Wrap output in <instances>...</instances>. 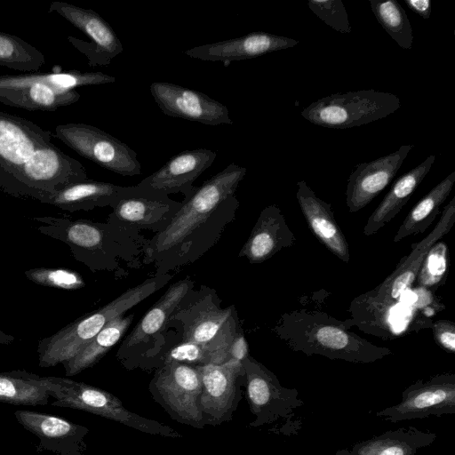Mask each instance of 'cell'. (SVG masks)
<instances>
[{"instance_id": "obj_1", "label": "cell", "mask_w": 455, "mask_h": 455, "mask_svg": "<svg viewBox=\"0 0 455 455\" xmlns=\"http://www.w3.org/2000/svg\"><path fill=\"white\" fill-rule=\"evenodd\" d=\"M247 169L229 164L181 201L168 226L148 239L142 263L156 274L190 265L217 244L235 218L239 201L235 193Z\"/></svg>"}, {"instance_id": "obj_2", "label": "cell", "mask_w": 455, "mask_h": 455, "mask_svg": "<svg viewBox=\"0 0 455 455\" xmlns=\"http://www.w3.org/2000/svg\"><path fill=\"white\" fill-rule=\"evenodd\" d=\"M38 232L66 243L73 258L91 271L119 273L122 263L138 267L148 241L140 232L107 219L106 222L68 216L31 217Z\"/></svg>"}, {"instance_id": "obj_3", "label": "cell", "mask_w": 455, "mask_h": 455, "mask_svg": "<svg viewBox=\"0 0 455 455\" xmlns=\"http://www.w3.org/2000/svg\"><path fill=\"white\" fill-rule=\"evenodd\" d=\"M351 325V319L339 321L322 312L294 310L283 314L273 331L292 351L307 355L370 363L393 354L350 331Z\"/></svg>"}, {"instance_id": "obj_4", "label": "cell", "mask_w": 455, "mask_h": 455, "mask_svg": "<svg viewBox=\"0 0 455 455\" xmlns=\"http://www.w3.org/2000/svg\"><path fill=\"white\" fill-rule=\"evenodd\" d=\"M172 277L171 273L155 274L103 307L80 316L54 334L39 339L36 349L39 366L52 367L73 358L109 322L163 288Z\"/></svg>"}, {"instance_id": "obj_5", "label": "cell", "mask_w": 455, "mask_h": 455, "mask_svg": "<svg viewBox=\"0 0 455 455\" xmlns=\"http://www.w3.org/2000/svg\"><path fill=\"white\" fill-rule=\"evenodd\" d=\"M216 291L203 285L191 289L170 318L180 331V341L200 344L228 360L231 341L241 326L234 305L220 307Z\"/></svg>"}, {"instance_id": "obj_6", "label": "cell", "mask_w": 455, "mask_h": 455, "mask_svg": "<svg viewBox=\"0 0 455 455\" xmlns=\"http://www.w3.org/2000/svg\"><path fill=\"white\" fill-rule=\"evenodd\" d=\"M195 282L186 276L172 283L123 339L116 358L127 370H156L169 348L170 318Z\"/></svg>"}, {"instance_id": "obj_7", "label": "cell", "mask_w": 455, "mask_h": 455, "mask_svg": "<svg viewBox=\"0 0 455 455\" xmlns=\"http://www.w3.org/2000/svg\"><path fill=\"white\" fill-rule=\"evenodd\" d=\"M86 170L52 142L38 148L29 159L0 183L17 198L44 201L67 186L87 180Z\"/></svg>"}, {"instance_id": "obj_8", "label": "cell", "mask_w": 455, "mask_h": 455, "mask_svg": "<svg viewBox=\"0 0 455 455\" xmlns=\"http://www.w3.org/2000/svg\"><path fill=\"white\" fill-rule=\"evenodd\" d=\"M52 406L71 408L114 420L145 434L180 438L182 435L168 425L142 417L129 411L113 394L92 386L61 377H44Z\"/></svg>"}, {"instance_id": "obj_9", "label": "cell", "mask_w": 455, "mask_h": 455, "mask_svg": "<svg viewBox=\"0 0 455 455\" xmlns=\"http://www.w3.org/2000/svg\"><path fill=\"white\" fill-rule=\"evenodd\" d=\"M245 393L250 411L255 419L249 427H259L281 421L283 435H290L300 428L296 410L304 405L296 388L283 387L275 373L251 355L243 362Z\"/></svg>"}, {"instance_id": "obj_10", "label": "cell", "mask_w": 455, "mask_h": 455, "mask_svg": "<svg viewBox=\"0 0 455 455\" xmlns=\"http://www.w3.org/2000/svg\"><path fill=\"white\" fill-rule=\"evenodd\" d=\"M400 107V99L395 94L371 89L331 94L311 103L300 114L319 126L347 129L382 119Z\"/></svg>"}, {"instance_id": "obj_11", "label": "cell", "mask_w": 455, "mask_h": 455, "mask_svg": "<svg viewBox=\"0 0 455 455\" xmlns=\"http://www.w3.org/2000/svg\"><path fill=\"white\" fill-rule=\"evenodd\" d=\"M148 390L153 400L179 423L202 429V394L198 366L170 362L155 370Z\"/></svg>"}, {"instance_id": "obj_12", "label": "cell", "mask_w": 455, "mask_h": 455, "mask_svg": "<svg viewBox=\"0 0 455 455\" xmlns=\"http://www.w3.org/2000/svg\"><path fill=\"white\" fill-rule=\"evenodd\" d=\"M54 137L102 168L122 176L141 173L137 153L127 144L98 127L68 123L55 127Z\"/></svg>"}, {"instance_id": "obj_13", "label": "cell", "mask_w": 455, "mask_h": 455, "mask_svg": "<svg viewBox=\"0 0 455 455\" xmlns=\"http://www.w3.org/2000/svg\"><path fill=\"white\" fill-rule=\"evenodd\" d=\"M455 413V373L420 379L402 392L401 401L377 411L382 420L397 423Z\"/></svg>"}, {"instance_id": "obj_14", "label": "cell", "mask_w": 455, "mask_h": 455, "mask_svg": "<svg viewBox=\"0 0 455 455\" xmlns=\"http://www.w3.org/2000/svg\"><path fill=\"white\" fill-rule=\"evenodd\" d=\"M198 367L202 381L200 408L204 426H219L232 420L245 385L243 363L229 359L223 363Z\"/></svg>"}, {"instance_id": "obj_15", "label": "cell", "mask_w": 455, "mask_h": 455, "mask_svg": "<svg viewBox=\"0 0 455 455\" xmlns=\"http://www.w3.org/2000/svg\"><path fill=\"white\" fill-rule=\"evenodd\" d=\"M180 205L181 202L161 192L137 185L123 187L108 219L135 231L156 234L168 226Z\"/></svg>"}, {"instance_id": "obj_16", "label": "cell", "mask_w": 455, "mask_h": 455, "mask_svg": "<svg viewBox=\"0 0 455 455\" xmlns=\"http://www.w3.org/2000/svg\"><path fill=\"white\" fill-rule=\"evenodd\" d=\"M455 223V196L442 211L434 229L420 242L414 244L411 251L400 260L395 270L376 288L364 295L375 303L395 306L401 295L416 280L419 268L429 250L447 235Z\"/></svg>"}, {"instance_id": "obj_17", "label": "cell", "mask_w": 455, "mask_h": 455, "mask_svg": "<svg viewBox=\"0 0 455 455\" xmlns=\"http://www.w3.org/2000/svg\"><path fill=\"white\" fill-rule=\"evenodd\" d=\"M49 12H57L91 39L88 43L68 36L71 44L88 58L89 66H107L124 51L112 27L93 10L53 1L50 4Z\"/></svg>"}, {"instance_id": "obj_18", "label": "cell", "mask_w": 455, "mask_h": 455, "mask_svg": "<svg viewBox=\"0 0 455 455\" xmlns=\"http://www.w3.org/2000/svg\"><path fill=\"white\" fill-rule=\"evenodd\" d=\"M150 92L166 116L208 125L233 124L225 105L198 91L171 83L154 82Z\"/></svg>"}, {"instance_id": "obj_19", "label": "cell", "mask_w": 455, "mask_h": 455, "mask_svg": "<svg viewBox=\"0 0 455 455\" xmlns=\"http://www.w3.org/2000/svg\"><path fill=\"white\" fill-rule=\"evenodd\" d=\"M17 421L39 439L37 451L60 455H86L84 438L89 429L66 419L29 410H17Z\"/></svg>"}, {"instance_id": "obj_20", "label": "cell", "mask_w": 455, "mask_h": 455, "mask_svg": "<svg viewBox=\"0 0 455 455\" xmlns=\"http://www.w3.org/2000/svg\"><path fill=\"white\" fill-rule=\"evenodd\" d=\"M52 135L30 120L0 111V183L50 143Z\"/></svg>"}, {"instance_id": "obj_21", "label": "cell", "mask_w": 455, "mask_h": 455, "mask_svg": "<svg viewBox=\"0 0 455 455\" xmlns=\"http://www.w3.org/2000/svg\"><path fill=\"white\" fill-rule=\"evenodd\" d=\"M412 145H403L393 153L359 164L347 179L346 203L350 212L370 204L395 178Z\"/></svg>"}, {"instance_id": "obj_22", "label": "cell", "mask_w": 455, "mask_h": 455, "mask_svg": "<svg viewBox=\"0 0 455 455\" xmlns=\"http://www.w3.org/2000/svg\"><path fill=\"white\" fill-rule=\"evenodd\" d=\"M217 153L208 148L182 151L159 170L143 179L137 186L165 195L181 193L184 197L191 195L196 186L193 182L212 165Z\"/></svg>"}, {"instance_id": "obj_23", "label": "cell", "mask_w": 455, "mask_h": 455, "mask_svg": "<svg viewBox=\"0 0 455 455\" xmlns=\"http://www.w3.org/2000/svg\"><path fill=\"white\" fill-rule=\"evenodd\" d=\"M298 43L297 40L283 36L252 32L239 37L199 45L186 50L184 53L204 61L228 63L291 48Z\"/></svg>"}, {"instance_id": "obj_24", "label": "cell", "mask_w": 455, "mask_h": 455, "mask_svg": "<svg viewBox=\"0 0 455 455\" xmlns=\"http://www.w3.org/2000/svg\"><path fill=\"white\" fill-rule=\"evenodd\" d=\"M295 242L296 237L281 209L276 204H271L260 212L238 256L245 258L251 264H259L281 250L291 247Z\"/></svg>"}, {"instance_id": "obj_25", "label": "cell", "mask_w": 455, "mask_h": 455, "mask_svg": "<svg viewBox=\"0 0 455 455\" xmlns=\"http://www.w3.org/2000/svg\"><path fill=\"white\" fill-rule=\"evenodd\" d=\"M296 197L312 233L333 255L350 260L348 243L338 225L330 204L319 198L304 180L297 183Z\"/></svg>"}, {"instance_id": "obj_26", "label": "cell", "mask_w": 455, "mask_h": 455, "mask_svg": "<svg viewBox=\"0 0 455 455\" xmlns=\"http://www.w3.org/2000/svg\"><path fill=\"white\" fill-rule=\"evenodd\" d=\"M436 434L416 427H401L337 451L333 455H416L436 440Z\"/></svg>"}, {"instance_id": "obj_27", "label": "cell", "mask_w": 455, "mask_h": 455, "mask_svg": "<svg viewBox=\"0 0 455 455\" xmlns=\"http://www.w3.org/2000/svg\"><path fill=\"white\" fill-rule=\"evenodd\" d=\"M76 90L56 89L39 83L0 82V102L27 110L54 111L79 100Z\"/></svg>"}, {"instance_id": "obj_28", "label": "cell", "mask_w": 455, "mask_h": 455, "mask_svg": "<svg viewBox=\"0 0 455 455\" xmlns=\"http://www.w3.org/2000/svg\"><path fill=\"white\" fill-rule=\"evenodd\" d=\"M435 159L434 155L429 156L394 182L388 193L368 218L363 231L365 235L376 234L401 212L430 171Z\"/></svg>"}, {"instance_id": "obj_29", "label": "cell", "mask_w": 455, "mask_h": 455, "mask_svg": "<svg viewBox=\"0 0 455 455\" xmlns=\"http://www.w3.org/2000/svg\"><path fill=\"white\" fill-rule=\"evenodd\" d=\"M123 187L87 179L67 186L41 203L70 212L111 207Z\"/></svg>"}, {"instance_id": "obj_30", "label": "cell", "mask_w": 455, "mask_h": 455, "mask_svg": "<svg viewBox=\"0 0 455 455\" xmlns=\"http://www.w3.org/2000/svg\"><path fill=\"white\" fill-rule=\"evenodd\" d=\"M134 315H121L109 322L76 355L62 363L67 377L75 376L95 365L123 339Z\"/></svg>"}, {"instance_id": "obj_31", "label": "cell", "mask_w": 455, "mask_h": 455, "mask_svg": "<svg viewBox=\"0 0 455 455\" xmlns=\"http://www.w3.org/2000/svg\"><path fill=\"white\" fill-rule=\"evenodd\" d=\"M455 183V172L435 185L409 212L396 231L393 241L400 242L410 235L424 233L440 213L441 205L448 198Z\"/></svg>"}, {"instance_id": "obj_32", "label": "cell", "mask_w": 455, "mask_h": 455, "mask_svg": "<svg viewBox=\"0 0 455 455\" xmlns=\"http://www.w3.org/2000/svg\"><path fill=\"white\" fill-rule=\"evenodd\" d=\"M50 397L44 377L24 370L0 372V403L46 405Z\"/></svg>"}, {"instance_id": "obj_33", "label": "cell", "mask_w": 455, "mask_h": 455, "mask_svg": "<svg viewBox=\"0 0 455 455\" xmlns=\"http://www.w3.org/2000/svg\"><path fill=\"white\" fill-rule=\"evenodd\" d=\"M378 22L404 50L412 48V28L402 5L395 0H369Z\"/></svg>"}, {"instance_id": "obj_34", "label": "cell", "mask_w": 455, "mask_h": 455, "mask_svg": "<svg viewBox=\"0 0 455 455\" xmlns=\"http://www.w3.org/2000/svg\"><path fill=\"white\" fill-rule=\"evenodd\" d=\"M45 62L44 54L23 39L0 32V66L19 71H37Z\"/></svg>"}, {"instance_id": "obj_35", "label": "cell", "mask_w": 455, "mask_h": 455, "mask_svg": "<svg viewBox=\"0 0 455 455\" xmlns=\"http://www.w3.org/2000/svg\"><path fill=\"white\" fill-rule=\"evenodd\" d=\"M226 361L228 359L225 356L200 344L191 341H179L164 352L160 365L165 363L176 362L192 366H203L220 364Z\"/></svg>"}, {"instance_id": "obj_36", "label": "cell", "mask_w": 455, "mask_h": 455, "mask_svg": "<svg viewBox=\"0 0 455 455\" xmlns=\"http://www.w3.org/2000/svg\"><path fill=\"white\" fill-rule=\"evenodd\" d=\"M448 246L436 242L429 250L417 275L419 284L425 289H434L442 284L448 270Z\"/></svg>"}, {"instance_id": "obj_37", "label": "cell", "mask_w": 455, "mask_h": 455, "mask_svg": "<svg viewBox=\"0 0 455 455\" xmlns=\"http://www.w3.org/2000/svg\"><path fill=\"white\" fill-rule=\"evenodd\" d=\"M24 274L29 281L45 287L73 291L85 286L78 272L65 267H35Z\"/></svg>"}, {"instance_id": "obj_38", "label": "cell", "mask_w": 455, "mask_h": 455, "mask_svg": "<svg viewBox=\"0 0 455 455\" xmlns=\"http://www.w3.org/2000/svg\"><path fill=\"white\" fill-rule=\"evenodd\" d=\"M308 8L325 24L340 33H350L348 15L340 0H308Z\"/></svg>"}, {"instance_id": "obj_39", "label": "cell", "mask_w": 455, "mask_h": 455, "mask_svg": "<svg viewBox=\"0 0 455 455\" xmlns=\"http://www.w3.org/2000/svg\"><path fill=\"white\" fill-rule=\"evenodd\" d=\"M433 334L437 344L448 353L455 352V324L452 321L440 319L432 324Z\"/></svg>"}, {"instance_id": "obj_40", "label": "cell", "mask_w": 455, "mask_h": 455, "mask_svg": "<svg viewBox=\"0 0 455 455\" xmlns=\"http://www.w3.org/2000/svg\"><path fill=\"white\" fill-rule=\"evenodd\" d=\"M249 347L242 326L235 334L228 349V360L234 359L243 363L249 355Z\"/></svg>"}, {"instance_id": "obj_41", "label": "cell", "mask_w": 455, "mask_h": 455, "mask_svg": "<svg viewBox=\"0 0 455 455\" xmlns=\"http://www.w3.org/2000/svg\"><path fill=\"white\" fill-rule=\"evenodd\" d=\"M408 7L423 19L427 20L431 14L430 0H404Z\"/></svg>"}, {"instance_id": "obj_42", "label": "cell", "mask_w": 455, "mask_h": 455, "mask_svg": "<svg viewBox=\"0 0 455 455\" xmlns=\"http://www.w3.org/2000/svg\"><path fill=\"white\" fill-rule=\"evenodd\" d=\"M14 340V336L5 333L0 327V345H9Z\"/></svg>"}]
</instances>
